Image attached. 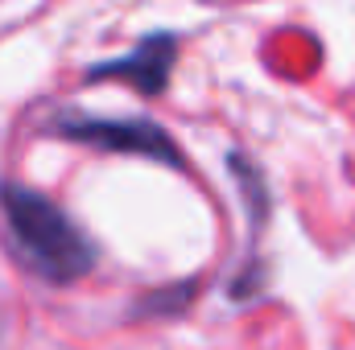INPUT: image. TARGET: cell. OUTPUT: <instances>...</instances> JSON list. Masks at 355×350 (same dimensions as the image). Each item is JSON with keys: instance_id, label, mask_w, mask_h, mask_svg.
Masks as SVG:
<instances>
[{"instance_id": "obj_3", "label": "cell", "mask_w": 355, "mask_h": 350, "mask_svg": "<svg viewBox=\"0 0 355 350\" xmlns=\"http://www.w3.org/2000/svg\"><path fill=\"white\" fill-rule=\"evenodd\" d=\"M178 62V37L174 33H149L141 37L124 58L95 62L87 66V79H120L141 95H162L170 83V71Z\"/></svg>"}, {"instance_id": "obj_1", "label": "cell", "mask_w": 355, "mask_h": 350, "mask_svg": "<svg viewBox=\"0 0 355 350\" xmlns=\"http://www.w3.org/2000/svg\"><path fill=\"white\" fill-rule=\"evenodd\" d=\"M0 214L21 264L50 284H71L99 260L87 231L71 223L58 202L21 181H0Z\"/></svg>"}, {"instance_id": "obj_2", "label": "cell", "mask_w": 355, "mask_h": 350, "mask_svg": "<svg viewBox=\"0 0 355 350\" xmlns=\"http://www.w3.org/2000/svg\"><path fill=\"white\" fill-rule=\"evenodd\" d=\"M46 128L54 136H67V140H79L91 149H103V153H128V157H149L157 165H186L182 161V149L170 140V132L153 120H141V116H91V111H58L46 120Z\"/></svg>"}]
</instances>
